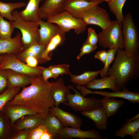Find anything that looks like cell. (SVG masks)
Wrapping results in <instances>:
<instances>
[{
    "label": "cell",
    "mask_w": 139,
    "mask_h": 139,
    "mask_svg": "<svg viewBox=\"0 0 139 139\" xmlns=\"http://www.w3.org/2000/svg\"><path fill=\"white\" fill-rule=\"evenodd\" d=\"M117 49V48L110 49L107 51V57L104 64V67L100 70V73L101 77L106 76L109 66L115 59Z\"/></svg>",
    "instance_id": "cell-34"
},
{
    "label": "cell",
    "mask_w": 139,
    "mask_h": 139,
    "mask_svg": "<svg viewBox=\"0 0 139 139\" xmlns=\"http://www.w3.org/2000/svg\"><path fill=\"white\" fill-rule=\"evenodd\" d=\"M4 54L0 55V64L3 58Z\"/></svg>",
    "instance_id": "cell-49"
},
{
    "label": "cell",
    "mask_w": 139,
    "mask_h": 139,
    "mask_svg": "<svg viewBox=\"0 0 139 139\" xmlns=\"http://www.w3.org/2000/svg\"><path fill=\"white\" fill-rule=\"evenodd\" d=\"M46 19L48 22L56 24L65 33L73 29L76 33L79 34L84 32L87 28V25L82 19L74 16L65 11Z\"/></svg>",
    "instance_id": "cell-6"
},
{
    "label": "cell",
    "mask_w": 139,
    "mask_h": 139,
    "mask_svg": "<svg viewBox=\"0 0 139 139\" xmlns=\"http://www.w3.org/2000/svg\"><path fill=\"white\" fill-rule=\"evenodd\" d=\"M8 114L12 124L25 116L37 115L32 110L24 106L18 105L6 106Z\"/></svg>",
    "instance_id": "cell-25"
},
{
    "label": "cell",
    "mask_w": 139,
    "mask_h": 139,
    "mask_svg": "<svg viewBox=\"0 0 139 139\" xmlns=\"http://www.w3.org/2000/svg\"><path fill=\"white\" fill-rule=\"evenodd\" d=\"M108 118L115 115L124 102L122 100H117L114 98L104 97L100 100Z\"/></svg>",
    "instance_id": "cell-24"
},
{
    "label": "cell",
    "mask_w": 139,
    "mask_h": 139,
    "mask_svg": "<svg viewBox=\"0 0 139 139\" xmlns=\"http://www.w3.org/2000/svg\"><path fill=\"white\" fill-rule=\"evenodd\" d=\"M139 119V114H138L134 117L129 119H126L125 120L126 122L136 120Z\"/></svg>",
    "instance_id": "cell-46"
},
{
    "label": "cell",
    "mask_w": 139,
    "mask_h": 139,
    "mask_svg": "<svg viewBox=\"0 0 139 139\" xmlns=\"http://www.w3.org/2000/svg\"><path fill=\"white\" fill-rule=\"evenodd\" d=\"M79 138L84 139L90 138L92 139H102L99 133L95 129H91L84 131L80 129H77L68 127H65L59 132L56 138L71 139Z\"/></svg>",
    "instance_id": "cell-11"
},
{
    "label": "cell",
    "mask_w": 139,
    "mask_h": 139,
    "mask_svg": "<svg viewBox=\"0 0 139 139\" xmlns=\"http://www.w3.org/2000/svg\"><path fill=\"white\" fill-rule=\"evenodd\" d=\"M14 28L12 26L11 22L4 20L0 15V39H8L12 38Z\"/></svg>",
    "instance_id": "cell-32"
},
{
    "label": "cell",
    "mask_w": 139,
    "mask_h": 139,
    "mask_svg": "<svg viewBox=\"0 0 139 139\" xmlns=\"http://www.w3.org/2000/svg\"><path fill=\"white\" fill-rule=\"evenodd\" d=\"M97 48V45H91L85 41L81 49L79 54L77 57V59H79L83 56L91 53Z\"/></svg>",
    "instance_id": "cell-37"
},
{
    "label": "cell",
    "mask_w": 139,
    "mask_h": 139,
    "mask_svg": "<svg viewBox=\"0 0 139 139\" xmlns=\"http://www.w3.org/2000/svg\"><path fill=\"white\" fill-rule=\"evenodd\" d=\"M12 14L14 19V21H11V24L14 28L18 29L21 32L24 50L33 44L39 43V20L34 22L26 21L22 18L17 10L13 11Z\"/></svg>",
    "instance_id": "cell-3"
},
{
    "label": "cell",
    "mask_w": 139,
    "mask_h": 139,
    "mask_svg": "<svg viewBox=\"0 0 139 139\" xmlns=\"http://www.w3.org/2000/svg\"><path fill=\"white\" fill-rule=\"evenodd\" d=\"M10 70L25 75L33 76L42 74L38 66L32 67L21 61L14 54H4L0 64V70Z\"/></svg>",
    "instance_id": "cell-8"
},
{
    "label": "cell",
    "mask_w": 139,
    "mask_h": 139,
    "mask_svg": "<svg viewBox=\"0 0 139 139\" xmlns=\"http://www.w3.org/2000/svg\"><path fill=\"white\" fill-rule=\"evenodd\" d=\"M117 55L106 76H114L118 91L126 88L128 83L139 77V54L129 53L123 49H117Z\"/></svg>",
    "instance_id": "cell-2"
},
{
    "label": "cell",
    "mask_w": 139,
    "mask_h": 139,
    "mask_svg": "<svg viewBox=\"0 0 139 139\" xmlns=\"http://www.w3.org/2000/svg\"><path fill=\"white\" fill-rule=\"evenodd\" d=\"M88 89H108L112 91H118L116 86V81L114 76H109L101 79H95L86 85Z\"/></svg>",
    "instance_id": "cell-20"
},
{
    "label": "cell",
    "mask_w": 139,
    "mask_h": 139,
    "mask_svg": "<svg viewBox=\"0 0 139 139\" xmlns=\"http://www.w3.org/2000/svg\"><path fill=\"white\" fill-rule=\"evenodd\" d=\"M51 93L55 102V106L58 107L59 105L64 104L67 101V97L70 93V89L65 85L61 78L52 82Z\"/></svg>",
    "instance_id": "cell-17"
},
{
    "label": "cell",
    "mask_w": 139,
    "mask_h": 139,
    "mask_svg": "<svg viewBox=\"0 0 139 139\" xmlns=\"http://www.w3.org/2000/svg\"><path fill=\"white\" fill-rule=\"evenodd\" d=\"M39 24L40 27L39 29V43L46 46L53 37L59 33L63 32L57 25L53 23L40 20Z\"/></svg>",
    "instance_id": "cell-16"
},
{
    "label": "cell",
    "mask_w": 139,
    "mask_h": 139,
    "mask_svg": "<svg viewBox=\"0 0 139 139\" xmlns=\"http://www.w3.org/2000/svg\"><path fill=\"white\" fill-rule=\"evenodd\" d=\"M107 55V51L105 50H102L97 52L94 56V58L101 61L105 64Z\"/></svg>",
    "instance_id": "cell-41"
},
{
    "label": "cell",
    "mask_w": 139,
    "mask_h": 139,
    "mask_svg": "<svg viewBox=\"0 0 139 139\" xmlns=\"http://www.w3.org/2000/svg\"><path fill=\"white\" fill-rule=\"evenodd\" d=\"M126 0H111L108 3L110 11L115 16L117 20L121 22L124 16L122 9Z\"/></svg>",
    "instance_id": "cell-31"
},
{
    "label": "cell",
    "mask_w": 139,
    "mask_h": 139,
    "mask_svg": "<svg viewBox=\"0 0 139 139\" xmlns=\"http://www.w3.org/2000/svg\"><path fill=\"white\" fill-rule=\"evenodd\" d=\"M51 112L60 120L65 127L80 129L82 124L81 119L75 115L55 107L50 108Z\"/></svg>",
    "instance_id": "cell-15"
},
{
    "label": "cell",
    "mask_w": 139,
    "mask_h": 139,
    "mask_svg": "<svg viewBox=\"0 0 139 139\" xmlns=\"http://www.w3.org/2000/svg\"><path fill=\"white\" fill-rule=\"evenodd\" d=\"M46 47L39 43H37L31 46L16 56L19 59L23 62H24L27 57L32 56L37 58L39 63L45 62V61L42 58V56Z\"/></svg>",
    "instance_id": "cell-21"
},
{
    "label": "cell",
    "mask_w": 139,
    "mask_h": 139,
    "mask_svg": "<svg viewBox=\"0 0 139 139\" xmlns=\"http://www.w3.org/2000/svg\"><path fill=\"white\" fill-rule=\"evenodd\" d=\"M81 113L83 116L93 120L98 129L102 130L107 128L108 118L102 106L91 110L82 111Z\"/></svg>",
    "instance_id": "cell-18"
},
{
    "label": "cell",
    "mask_w": 139,
    "mask_h": 139,
    "mask_svg": "<svg viewBox=\"0 0 139 139\" xmlns=\"http://www.w3.org/2000/svg\"><path fill=\"white\" fill-rule=\"evenodd\" d=\"M24 2L5 3L0 1V15L10 21H14V17L12 12L15 10L25 7Z\"/></svg>",
    "instance_id": "cell-26"
},
{
    "label": "cell",
    "mask_w": 139,
    "mask_h": 139,
    "mask_svg": "<svg viewBox=\"0 0 139 139\" xmlns=\"http://www.w3.org/2000/svg\"><path fill=\"white\" fill-rule=\"evenodd\" d=\"M42 124L54 138H56L59 132L65 127L59 119L50 111L44 119Z\"/></svg>",
    "instance_id": "cell-23"
},
{
    "label": "cell",
    "mask_w": 139,
    "mask_h": 139,
    "mask_svg": "<svg viewBox=\"0 0 139 139\" xmlns=\"http://www.w3.org/2000/svg\"><path fill=\"white\" fill-rule=\"evenodd\" d=\"M54 139L52 135L47 131L44 132L42 134L40 139Z\"/></svg>",
    "instance_id": "cell-44"
},
{
    "label": "cell",
    "mask_w": 139,
    "mask_h": 139,
    "mask_svg": "<svg viewBox=\"0 0 139 139\" xmlns=\"http://www.w3.org/2000/svg\"><path fill=\"white\" fill-rule=\"evenodd\" d=\"M121 22L124 51L132 54H139V34L131 14L124 16Z\"/></svg>",
    "instance_id": "cell-5"
},
{
    "label": "cell",
    "mask_w": 139,
    "mask_h": 139,
    "mask_svg": "<svg viewBox=\"0 0 139 139\" xmlns=\"http://www.w3.org/2000/svg\"><path fill=\"white\" fill-rule=\"evenodd\" d=\"M68 86L73 90L74 94L69 93L67 96V101L64 104L73 110L81 112L102 107L100 100L93 97H85L72 85Z\"/></svg>",
    "instance_id": "cell-7"
},
{
    "label": "cell",
    "mask_w": 139,
    "mask_h": 139,
    "mask_svg": "<svg viewBox=\"0 0 139 139\" xmlns=\"http://www.w3.org/2000/svg\"><path fill=\"white\" fill-rule=\"evenodd\" d=\"M19 90L20 87L8 88L0 94V111L8 102L11 100L18 94Z\"/></svg>",
    "instance_id": "cell-33"
},
{
    "label": "cell",
    "mask_w": 139,
    "mask_h": 139,
    "mask_svg": "<svg viewBox=\"0 0 139 139\" xmlns=\"http://www.w3.org/2000/svg\"><path fill=\"white\" fill-rule=\"evenodd\" d=\"M43 120L37 115H27L19 122L16 127L19 130L32 129L42 124Z\"/></svg>",
    "instance_id": "cell-28"
},
{
    "label": "cell",
    "mask_w": 139,
    "mask_h": 139,
    "mask_svg": "<svg viewBox=\"0 0 139 139\" xmlns=\"http://www.w3.org/2000/svg\"><path fill=\"white\" fill-rule=\"evenodd\" d=\"M24 62L28 65L32 67H37L39 63L37 58L32 56L28 57H27L25 59Z\"/></svg>",
    "instance_id": "cell-42"
},
{
    "label": "cell",
    "mask_w": 139,
    "mask_h": 139,
    "mask_svg": "<svg viewBox=\"0 0 139 139\" xmlns=\"http://www.w3.org/2000/svg\"><path fill=\"white\" fill-rule=\"evenodd\" d=\"M66 0H45L40 7V19H46L59 14L65 11Z\"/></svg>",
    "instance_id": "cell-13"
},
{
    "label": "cell",
    "mask_w": 139,
    "mask_h": 139,
    "mask_svg": "<svg viewBox=\"0 0 139 139\" xmlns=\"http://www.w3.org/2000/svg\"><path fill=\"white\" fill-rule=\"evenodd\" d=\"M132 137L133 139H138L139 138V131L137 132Z\"/></svg>",
    "instance_id": "cell-47"
},
{
    "label": "cell",
    "mask_w": 139,
    "mask_h": 139,
    "mask_svg": "<svg viewBox=\"0 0 139 139\" xmlns=\"http://www.w3.org/2000/svg\"><path fill=\"white\" fill-rule=\"evenodd\" d=\"M30 84L29 86L24 87L5 106H24L32 110L44 119L50 108L55 106L51 93L52 82L45 80L41 74L32 76Z\"/></svg>",
    "instance_id": "cell-1"
},
{
    "label": "cell",
    "mask_w": 139,
    "mask_h": 139,
    "mask_svg": "<svg viewBox=\"0 0 139 139\" xmlns=\"http://www.w3.org/2000/svg\"><path fill=\"white\" fill-rule=\"evenodd\" d=\"M42 71V76L45 80H48L50 78L56 79L58 76L53 74L50 69L48 68H45L41 66H38Z\"/></svg>",
    "instance_id": "cell-40"
},
{
    "label": "cell",
    "mask_w": 139,
    "mask_h": 139,
    "mask_svg": "<svg viewBox=\"0 0 139 139\" xmlns=\"http://www.w3.org/2000/svg\"><path fill=\"white\" fill-rule=\"evenodd\" d=\"M76 88L81 91V93L83 96L90 94H94L108 97L123 98L126 99L133 103L139 102V93L137 92L131 91L126 88L121 91H113L112 92L96 90L92 91L87 88L84 85L77 86Z\"/></svg>",
    "instance_id": "cell-10"
},
{
    "label": "cell",
    "mask_w": 139,
    "mask_h": 139,
    "mask_svg": "<svg viewBox=\"0 0 139 139\" xmlns=\"http://www.w3.org/2000/svg\"><path fill=\"white\" fill-rule=\"evenodd\" d=\"M7 78L6 70H0V93L7 86Z\"/></svg>",
    "instance_id": "cell-39"
},
{
    "label": "cell",
    "mask_w": 139,
    "mask_h": 139,
    "mask_svg": "<svg viewBox=\"0 0 139 139\" xmlns=\"http://www.w3.org/2000/svg\"><path fill=\"white\" fill-rule=\"evenodd\" d=\"M69 65L64 64L50 66L48 67L52 73L58 76L60 75L72 74L69 69Z\"/></svg>",
    "instance_id": "cell-35"
},
{
    "label": "cell",
    "mask_w": 139,
    "mask_h": 139,
    "mask_svg": "<svg viewBox=\"0 0 139 139\" xmlns=\"http://www.w3.org/2000/svg\"><path fill=\"white\" fill-rule=\"evenodd\" d=\"M139 119L134 121L126 122L115 133L116 136L124 137L125 136L130 135L133 136L139 131Z\"/></svg>",
    "instance_id": "cell-30"
},
{
    "label": "cell",
    "mask_w": 139,
    "mask_h": 139,
    "mask_svg": "<svg viewBox=\"0 0 139 139\" xmlns=\"http://www.w3.org/2000/svg\"><path fill=\"white\" fill-rule=\"evenodd\" d=\"M121 22L111 21L108 26L98 34V43L100 46L109 49L124 48Z\"/></svg>",
    "instance_id": "cell-4"
},
{
    "label": "cell",
    "mask_w": 139,
    "mask_h": 139,
    "mask_svg": "<svg viewBox=\"0 0 139 139\" xmlns=\"http://www.w3.org/2000/svg\"><path fill=\"white\" fill-rule=\"evenodd\" d=\"M88 35L85 41L89 44L93 45H97L98 43V37L95 31L91 28H89L88 30Z\"/></svg>",
    "instance_id": "cell-38"
},
{
    "label": "cell",
    "mask_w": 139,
    "mask_h": 139,
    "mask_svg": "<svg viewBox=\"0 0 139 139\" xmlns=\"http://www.w3.org/2000/svg\"><path fill=\"white\" fill-rule=\"evenodd\" d=\"M86 1L89 2H94L100 0L102 1H105L109 3L111 1V0H86Z\"/></svg>",
    "instance_id": "cell-48"
},
{
    "label": "cell",
    "mask_w": 139,
    "mask_h": 139,
    "mask_svg": "<svg viewBox=\"0 0 139 139\" xmlns=\"http://www.w3.org/2000/svg\"><path fill=\"white\" fill-rule=\"evenodd\" d=\"M81 19L87 25H95L99 27L102 30L105 29L111 22L106 10L100 7L98 4L92 6L84 11Z\"/></svg>",
    "instance_id": "cell-9"
},
{
    "label": "cell",
    "mask_w": 139,
    "mask_h": 139,
    "mask_svg": "<svg viewBox=\"0 0 139 139\" xmlns=\"http://www.w3.org/2000/svg\"><path fill=\"white\" fill-rule=\"evenodd\" d=\"M21 132L14 137V139H26L28 136L31 130L30 129H24Z\"/></svg>",
    "instance_id": "cell-43"
},
{
    "label": "cell",
    "mask_w": 139,
    "mask_h": 139,
    "mask_svg": "<svg viewBox=\"0 0 139 139\" xmlns=\"http://www.w3.org/2000/svg\"><path fill=\"white\" fill-rule=\"evenodd\" d=\"M47 129L44 125L41 124L30 131L27 139H40V137Z\"/></svg>",
    "instance_id": "cell-36"
},
{
    "label": "cell",
    "mask_w": 139,
    "mask_h": 139,
    "mask_svg": "<svg viewBox=\"0 0 139 139\" xmlns=\"http://www.w3.org/2000/svg\"><path fill=\"white\" fill-rule=\"evenodd\" d=\"M65 33L61 32L56 35L51 39L42 56V58L45 62L51 59L50 54L57 47L63 43L65 39Z\"/></svg>",
    "instance_id": "cell-27"
},
{
    "label": "cell",
    "mask_w": 139,
    "mask_h": 139,
    "mask_svg": "<svg viewBox=\"0 0 139 139\" xmlns=\"http://www.w3.org/2000/svg\"><path fill=\"white\" fill-rule=\"evenodd\" d=\"M4 131V124L2 119L0 117V136H2Z\"/></svg>",
    "instance_id": "cell-45"
},
{
    "label": "cell",
    "mask_w": 139,
    "mask_h": 139,
    "mask_svg": "<svg viewBox=\"0 0 139 139\" xmlns=\"http://www.w3.org/2000/svg\"><path fill=\"white\" fill-rule=\"evenodd\" d=\"M103 2L100 0L89 2L86 0H66L65 10L74 16L81 19L84 11L92 6Z\"/></svg>",
    "instance_id": "cell-12"
},
{
    "label": "cell",
    "mask_w": 139,
    "mask_h": 139,
    "mask_svg": "<svg viewBox=\"0 0 139 139\" xmlns=\"http://www.w3.org/2000/svg\"><path fill=\"white\" fill-rule=\"evenodd\" d=\"M8 88L20 87L30 84L32 76L22 74L10 70H6Z\"/></svg>",
    "instance_id": "cell-22"
},
{
    "label": "cell",
    "mask_w": 139,
    "mask_h": 139,
    "mask_svg": "<svg viewBox=\"0 0 139 139\" xmlns=\"http://www.w3.org/2000/svg\"><path fill=\"white\" fill-rule=\"evenodd\" d=\"M100 72V70L95 71H85L80 75H70L71 82L77 86L86 85L95 79Z\"/></svg>",
    "instance_id": "cell-29"
},
{
    "label": "cell",
    "mask_w": 139,
    "mask_h": 139,
    "mask_svg": "<svg viewBox=\"0 0 139 139\" xmlns=\"http://www.w3.org/2000/svg\"><path fill=\"white\" fill-rule=\"evenodd\" d=\"M24 49L21 39V34L18 32L13 38L8 39H0V55L19 54Z\"/></svg>",
    "instance_id": "cell-14"
},
{
    "label": "cell",
    "mask_w": 139,
    "mask_h": 139,
    "mask_svg": "<svg viewBox=\"0 0 139 139\" xmlns=\"http://www.w3.org/2000/svg\"><path fill=\"white\" fill-rule=\"evenodd\" d=\"M25 8L19 12L22 18L28 22H34L39 21L40 19L39 12V5L42 0H28Z\"/></svg>",
    "instance_id": "cell-19"
}]
</instances>
